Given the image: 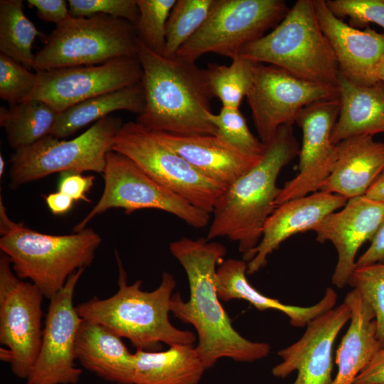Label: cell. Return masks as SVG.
<instances>
[{"label": "cell", "mask_w": 384, "mask_h": 384, "mask_svg": "<svg viewBox=\"0 0 384 384\" xmlns=\"http://www.w3.org/2000/svg\"><path fill=\"white\" fill-rule=\"evenodd\" d=\"M336 145V161L319 191L348 199L364 196L384 170V142L358 135Z\"/></svg>", "instance_id": "7402d4cb"}, {"label": "cell", "mask_w": 384, "mask_h": 384, "mask_svg": "<svg viewBox=\"0 0 384 384\" xmlns=\"http://www.w3.org/2000/svg\"><path fill=\"white\" fill-rule=\"evenodd\" d=\"M152 132L202 175L225 186L255 166L262 156L245 154L218 135Z\"/></svg>", "instance_id": "44dd1931"}, {"label": "cell", "mask_w": 384, "mask_h": 384, "mask_svg": "<svg viewBox=\"0 0 384 384\" xmlns=\"http://www.w3.org/2000/svg\"><path fill=\"white\" fill-rule=\"evenodd\" d=\"M208 119L215 127L216 135L240 151L257 157L262 155L265 144L250 131L239 108L222 107L218 114L210 112Z\"/></svg>", "instance_id": "836d02e7"}, {"label": "cell", "mask_w": 384, "mask_h": 384, "mask_svg": "<svg viewBox=\"0 0 384 384\" xmlns=\"http://www.w3.org/2000/svg\"><path fill=\"white\" fill-rule=\"evenodd\" d=\"M73 17H90L102 14L122 18L136 26L139 18L137 0H69Z\"/></svg>", "instance_id": "74e56055"}, {"label": "cell", "mask_w": 384, "mask_h": 384, "mask_svg": "<svg viewBox=\"0 0 384 384\" xmlns=\"http://www.w3.org/2000/svg\"><path fill=\"white\" fill-rule=\"evenodd\" d=\"M256 63L279 67L291 75L338 89L339 70L319 24L313 0H298L280 23L240 53Z\"/></svg>", "instance_id": "8992f818"}, {"label": "cell", "mask_w": 384, "mask_h": 384, "mask_svg": "<svg viewBox=\"0 0 384 384\" xmlns=\"http://www.w3.org/2000/svg\"><path fill=\"white\" fill-rule=\"evenodd\" d=\"M5 170V161L3 158V156H0V176H2L4 174Z\"/></svg>", "instance_id": "bcb514c9"}, {"label": "cell", "mask_w": 384, "mask_h": 384, "mask_svg": "<svg viewBox=\"0 0 384 384\" xmlns=\"http://www.w3.org/2000/svg\"><path fill=\"white\" fill-rule=\"evenodd\" d=\"M137 45L136 28L127 20L102 14L71 16L48 36L35 54L33 68L38 72L137 57Z\"/></svg>", "instance_id": "52a82bcc"}, {"label": "cell", "mask_w": 384, "mask_h": 384, "mask_svg": "<svg viewBox=\"0 0 384 384\" xmlns=\"http://www.w3.org/2000/svg\"><path fill=\"white\" fill-rule=\"evenodd\" d=\"M36 81V73L0 53V97L10 106L26 100L33 92Z\"/></svg>", "instance_id": "d590c367"}, {"label": "cell", "mask_w": 384, "mask_h": 384, "mask_svg": "<svg viewBox=\"0 0 384 384\" xmlns=\"http://www.w3.org/2000/svg\"><path fill=\"white\" fill-rule=\"evenodd\" d=\"M247 262L243 259L228 258L218 267L215 283L220 300L229 302L242 299L251 304L259 311L278 310L286 314L290 324L296 327H304L312 319L334 308L336 303V292L331 287L326 289L323 298L310 306L285 304L278 299L270 298L253 287L248 282Z\"/></svg>", "instance_id": "cb8c5ba5"}, {"label": "cell", "mask_w": 384, "mask_h": 384, "mask_svg": "<svg viewBox=\"0 0 384 384\" xmlns=\"http://www.w3.org/2000/svg\"><path fill=\"white\" fill-rule=\"evenodd\" d=\"M45 200L51 213L57 215L67 213L75 202L70 196L58 191L47 195Z\"/></svg>", "instance_id": "7bdbcfd3"}, {"label": "cell", "mask_w": 384, "mask_h": 384, "mask_svg": "<svg viewBox=\"0 0 384 384\" xmlns=\"http://www.w3.org/2000/svg\"><path fill=\"white\" fill-rule=\"evenodd\" d=\"M348 198L318 191L277 206L267 219L258 245L242 259L247 274L257 272L267 263L269 255L292 235L309 230L330 213L343 208Z\"/></svg>", "instance_id": "ffe728a7"}, {"label": "cell", "mask_w": 384, "mask_h": 384, "mask_svg": "<svg viewBox=\"0 0 384 384\" xmlns=\"http://www.w3.org/2000/svg\"><path fill=\"white\" fill-rule=\"evenodd\" d=\"M300 145L292 125L278 128L265 144L258 163L227 186L217 201L207 233L208 240L227 238L242 256L259 243L264 225L275 209L282 169L299 155Z\"/></svg>", "instance_id": "3957f363"}, {"label": "cell", "mask_w": 384, "mask_h": 384, "mask_svg": "<svg viewBox=\"0 0 384 384\" xmlns=\"http://www.w3.org/2000/svg\"><path fill=\"white\" fill-rule=\"evenodd\" d=\"M76 359L106 381L133 384L134 356L122 338L107 326L82 319L75 344Z\"/></svg>", "instance_id": "603a6c76"}, {"label": "cell", "mask_w": 384, "mask_h": 384, "mask_svg": "<svg viewBox=\"0 0 384 384\" xmlns=\"http://www.w3.org/2000/svg\"><path fill=\"white\" fill-rule=\"evenodd\" d=\"M59 112L38 100H27L7 109L0 107V125L15 151L29 146L49 135Z\"/></svg>", "instance_id": "f1b7e54d"}, {"label": "cell", "mask_w": 384, "mask_h": 384, "mask_svg": "<svg viewBox=\"0 0 384 384\" xmlns=\"http://www.w3.org/2000/svg\"><path fill=\"white\" fill-rule=\"evenodd\" d=\"M82 173L74 171L62 172L58 183V191L70 196L75 201H84L90 203L87 192L92 187L95 177L85 176Z\"/></svg>", "instance_id": "f35d334b"}, {"label": "cell", "mask_w": 384, "mask_h": 384, "mask_svg": "<svg viewBox=\"0 0 384 384\" xmlns=\"http://www.w3.org/2000/svg\"><path fill=\"white\" fill-rule=\"evenodd\" d=\"M23 9L21 0L0 1V51L29 69L33 68L32 46L39 32Z\"/></svg>", "instance_id": "f546056e"}, {"label": "cell", "mask_w": 384, "mask_h": 384, "mask_svg": "<svg viewBox=\"0 0 384 384\" xmlns=\"http://www.w3.org/2000/svg\"><path fill=\"white\" fill-rule=\"evenodd\" d=\"M338 112V97L311 103L299 112L295 121L302 132L298 174L281 188L275 207L319 191L329 176L337 158L331 134Z\"/></svg>", "instance_id": "2e32d148"}, {"label": "cell", "mask_w": 384, "mask_h": 384, "mask_svg": "<svg viewBox=\"0 0 384 384\" xmlns=\"http://www.w3.org/2000/svg\"><path fill=\"white\" fill-rule=\"evenodd\" d=\"M134 356L133 384H198L206 370L193 344L163 351L137 350Z\"/></svg>", "instance_id": "4316f807"}, {"label": "cell", "mask_w": 384, "mask_h": 384, "mask_svg": "<svg viewBox=\"0 0 384 384\" xmlns=\"http://www.w3.org/2000/svg\"><path fill=\"white\" fill-rule=\"evenodd\" d=\"M169 251L183 268L190 291L187 302L179 293L173 294L171 312L195 328L196 348L206 369L222 358L252 362L267 356L270 346L241 336L220 304L215 277L217 265L224 260L226 247L204 238L182 237L169 244Z\"/></svg>", "instance_id": "6da1fadb"}, {"label": "cell", "mask_w": 384, "mask_h": 384, "mask_svg": "<svg viewBox=\"0 0 384 384\" xmlns=\"http://www.w3.org/2000/svg\"><path fill=\"white\" fill-rule=\"evenodd\" d=\"M84 270L71 274L63 288L49 299L40 350L27 384H76L79 381L82 371L75 365V344L82 319L73 304V296Z\"/></svg>", "instance_id": "9a60e30c"}, {"label": "cell", "mask_w": 384, "mask_h": 384, "mask_svg": "<svg viewBox=\"0 0 384 384\" xmlns=\"http://www.w3.org/2000/svg\"><path fill=\"white\" fill-rule=\"evenodd\" d=\"M383 220L384 203L362 196L348 199L343 208L328 215L312 229L316 241H329L337 251L331 280L338 288L348 284L356 267L358 250L372 240Z\"/></svg>", "instance_id": "ac0fdd59"}, {"label": "cell", "mask_w": 384, "mask_h": 384, "mask_svg": "<svg viewBox=\"0 0 384 384\" xmlns=\"http://www.w3.org/2000/svg\"><path fill=\"white\" fill-rule=\"evenodd\" d=\"M112 150L127 156L159 184L210 214L227 188L202 175L152 131L136 122L123 124Z\"/></svg>", "instance_id": "30bf717a"}, {"label": "cell", "mask_w": 384, "mask_h": 384, "mask_svg": "<svg viewBox=\"0 0 384 384\" xmlns=\"http://www.w3.org/2000/svg\"><path fill=\"white\" fill-rule=\"evenodd\" d=\"M124 122L107 116L70 140L48 135L15 151L10 170L11 186L16 188L55 173L104 171L107 154Z\"/></svg>", "instance_id": "ba28073f"}, {"label": "cell", "mask_w": 384, "mask_h": 384, "mask_svg": "<svg viewBox=\"0 0 384 384\" xmlns=\"http://www.w3.org/2000/svg\"><path fill=\"white\" fill-rule=\"evenodd\" d=\"M118 290L109 298L96 297L75 306L85 320L102 324L121 338L129 339L137 350L159 351L161 343L172 346L193 344L190 331L175 327L170 321L171 302L176 281L164 272L159 286L151 292L142 289V280L127 284V273L117 252Z\"/></svg>", "instance_id": "277c9868"}, {"label": "cell", "mask_w": 384, "mask_h": 384, "mask_svg": "<svg viewBox=\"0 0 384 384\" xmlns=\"http://www.w3.org/2000/svg\"><path fill=\"white\" fill-rule=\"evenodd\" d=\"M27 4L36 9L40 19L54 23L56 26L72 16L68 8V4L64 0H28Z\"/></svg>", "instance_id": "ab89813d"}, {"label": "cell", "mask_w": 384, "mask_h": 384, "mask_svg": "<svg viewBox=\"0 0 384 384\" xmlns=\"http://www.w3.org/2000/svg\"><path fill=\"white\" fill-rule=\"evenodd\" d=\"M102 194L91 210L73 228H85L92 219L112 208H122L126 214L142 209L169 213L194 228L208 225L210 214L196 208L164 187L127 156L110 151L102 173Z\"/></svg>", "instance_id": "8fae6325"}, {"label": "cell", "mask_w": 384, "mask_h": 384, "mask_svg": "<svg viewBox=\"0 0 384 384\" xmlns=\"http://www.w3.org/2000/svg\"><path fill=\"white\" fill-rule=\"evenodd\" d=\"M339 112L331 141L337 144L353 136L384 132V82L371 85L353 84L339 74Z\"/></svg>", "instance_id": "484cf974"}, {"label": "cell", "mask_w": 384, "mask_h": 384, "mask_svg": "<svg viewBox=\"0 0 384 384\" xmlns=\"http://www.w3.org/2000/svg\"><path fill=\"white\" fill-rule=\"evenodd\" d=\"M338 18H349V25L358 28L375 23L384 29V0H326Z\"/></svg>", "instance_id": "8d00e7d4"}, {"label": "cell", "mask_w": 384, "mask_h": 384, "mask_svg": "<svg viewBox=\"0 0 384 384\" xmlns=\"http://www.w3.org/2000/svg\"><path fill=\"white\" fill-rule=\"evenodd\" d=\"M348 284L370 305L375 315L377 338L384 347V263L356 267Z\"/></svg>", "instance_id": "e575fe53"}, {"label": "cell", "mask_w": 384, "mask_h": 384, "mask_svg": "<svg viewBox=\"0 0 384 384\" xmlns=\"http://www.w3.org/2000/svg\"><path fill=\"white\" fill-rule=\"evenodd\" d=\"M351 316L343 302L315 317L299 340L277 352L282 361L272 369V375L285 378L297 370L293 384H331L333 344Z\"/></svg>", "instance_id": "e0dca14e"}, {"label": "cell", "mask_w": 384, "mask_h": 384, "mask_svg": "<svg viewBox=\"0 0 384 384\" xmlns=\"http://www.w3.org/2000/svg\"><path fill=\"white\" fill-rule=\"evenodd\" d=\"M289 9L282 0H215L204 23L176 57L195 63L214 53L233 60L246 45L277 26Z\"/></svg>", "instance_id": "9c48e42d"}, {"label": "cell", "mask_w": 384, "mask_h": 384, "mask_svg": "<svg viewBox=\"0 0 384 384\" xmlns=\"http://www.w3.org/2000/svg\"><path fill=\"white\" fill-rule=\"evenodd\" d=\"M256 64L240 55L229 65L208 64L204 73L213 97L223 107L238 109L253 84Z\"/></svg>", "instance_id": "4dcf8cb0"}, {"label": "cell", "mask_w": 384, "mask_h": 384, "mask_svg": "<svg viewBox=\"0 0 384 384\" xmlns=\"http://www.w3.org/2000/svg\"><path fill=\"white\" fill-rule=\"evenodd\" d=\"M378 77L379 80L384 82V60L379 68Z\"/></svg>", "instance_id": "f6af8a7d"}, {"label": "cell", "mask_w": 384, "mask_h": 384, "mask_svg": "<svg viewBox=\"0 0 384 384\" xmlns=\"http://www.w3.org/2000/svg\"><path fill=\"white\" fill-rule=\"evenodd\" d=\"M144 107V90L140 82L87 99L63 110L59 113L49 135L63 139L92 122L110 116L112 112L127 110L139 114Z\"/></svg>", "instance_id": "83f0119b"}, {"label": "cell", "mask_w": 384, "mask_h": 384, "mask_svg": "<svg viewBox=\"0 0 384 384\" xmlns=\"http://www.w3.org/2000/svg\"><path fill=\"white\" fill-rule=\"evenodd\" d=\"M353 384H384V347L360 372Z\"/></svg>", "instance_id": "60d3db41"}, {"label": "cell", "mask_w": 384, "mask_h": 384, "mask_svg": "<svg viewBox=\"0 0 384 384\" xmlns=\"http://www.w3.org/2000/svg\"><path fill=\"white\" fill-rule=\"evenodd\" d=\"M338 97V89L298 78L269 64L257 63L246 96L259 139L267 144L279 127L295 123L306 106Z\"/></svg>", "instance_id": "4fadbf2b"}, {"label": "cell", "mask_w": 384, "mask_h": 384, "mask_svg": "<svg viewBox=\"0 0 384 384\" xmlns=\"http://www.w3.org/2000/svg\"><path fill=\"white\" fill-rule=\"evenodd\" d=\"M41 291L14 273L9 257L0 255V359L18 378L27 379L42 340Z\"/></svg>", "instance_id": "7c38bea8"}, {"label": "cell", "mask_w": 384, "mask_h": 384, "mask_svg": "<svg viewBox=\"0 0 384 384\" xmlns=\"http://www.w3.org/2000/svg\"><path fill=\"white\" fill-rule=\"evenodd\" d=\"M36 75V87L27 100H41L61 112L87 99L139 83L142 69L137 56L38 71Z\"/></svg>", "instance_id": "5bb4252c"}, {"label": "cell", "mask_w": 384, "mask_h": 384, "mask_svg": "<svg viewBox=\"0 0 384 384\" xmlns=\"http://www.w3.org/2000/svg\"><path fill=\"white\" fill-rule=\"evenodd\" d=\"M102 242L92 228L69 235L45 234L12 220L0 198V250L16 275L28 279L50 299L71 274L93 261Z\"/></svg>", "instance_id": "5b68a950"}, {"label": "cell", "mask_w": 384, "mask_h": 384, "mask_svg": "<svg viewBox=\"0 0 384 384\" xmlns=\"http://www.w3.org/2000/svg\"><path fill=\"white\" fill-rule=\"evenodd\" d=\"M364 196L373 201L384 203V170Z\"/></svg>", "instance_id": "ee69618b"}, {"label": "cell", "mask_w": 384, "mask_h": 384, "mask_svg": "<svg viewBox=\"0 0 384 384\" xmlns=\"http://www.w3.org/2000/svg\"><path fill=\"white\" fill-rule=\"evenodd\" d=\"M321 29L336 58L339 74L358 85L378 82V70L384 60V33L369 27L351 26L336 16L326 0H313Z\"/></svg>", "instance_id": "d6986e66"}, {"label": "cell", "mask_w": 384, "mask_h": 384, "mask_svg": "<svg viewBox=\"0 0 384 384\" xmlns=\"http://www.w3.org/2000/svg\"><path fill=\"white\" fill-rule=\"evenodd\" d=\"M344 302L351 311V322L336 351L338 371L331 384H353L381 348L370 305L355 289L346 295Z\"/></svg>", "instance_id": "d4e9b609"}, {"label": "cell", "mask_w": 384, "mask_h": 384, "mask_svg": "<svg viewBox=\"0 0 384 384\" xmlns=\"http://www.w3.org/2000/svg\"><path fill=\"white\" fill-rule=\"evenodd\" d=\"M176 0H137L139 18L135 26L139 41L152 52L163 55L166 23Z\"/></svg>", "instance_id": "d6a6232c"}, {"label": "cell", "mask_w": 384, "mask_h": 384, "mask_svg": "<svg viewBox=\"0 0 384 384\" xmlns=\"http://www.w3.org/2000/svg\"><path fill=\"white\" fill-rule=\"evenodd\" d=\"M144 107L136 122L146 129L178 134H217L208 115L213 97L204 70L195 63L165 58L138 39Z\"/></svg>", "instance_id": "7a4b0ae2"}, {"label": "cell", "mask_w": 384, "mask_h": 384, "mask_svg": "<svg viewBox=\"0 0 384 384\" xmlns=\"http://www.w3.org/2000/svg\"><path fill=\"white\" fill-rule=\"evenodd\" d=\"M215 0H177L169 14L163 56L176 57L179 49L207 19Z\"/></svg>", "instance_id": "1f68e13d"}, {"label": "cell", "mask_w": 384, "mask_h": 384, "mask_svg": "<svg viewBox=\"0 0 384 384\" xmlns=\"http://www.w3.org/2000/svg\"><path fill=\"white\" fill-rule=\"evenodd\" d=\"M370 242V246L356 260V267L384 263V220Z\"/></svg>", "instance_id": "b9f144b4"}]
</instances>
